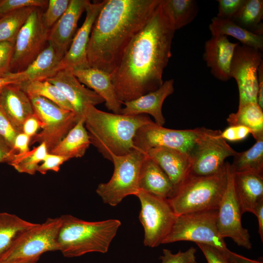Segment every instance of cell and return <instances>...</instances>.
I'll use <instances>...</instances> for the list:
<instances>
[{"mask_svg":"<svg viewBox=\"0 0 263 263\" xmlns=\"http://www.w3.org/2000/svg\"><path fill=\"white\" fill-rule=\"evenodd\" d=\"M175 30L167 0H160L150 17L124 49L110 73L121 103L159 88L171 56Z\"/></svg>","mask_w":263,"mask_h":263,"instance_id":"6da1fadb","label":"cell"},{"mask_svg":"<svg viewBox=\"0 0 263 263\" xmlns=\"http://www.w3.org/2000/svg\"><path fill=\"white\" fill-rule=\"evenodd\" d=\"M160 0H106L92 27L90 67L111 73L124 49L147 23Z\"/></svg>","mask_w":263,"mask_h":263,"instance_id":"7a4b0ae2","label":"cell"},{"mask_svg":"<svg viewBox=\"0 0 263 263\" xmlns=\"http://www.w3.org/2000/svg\"><path fill=\"white\" fill-rule=\"evenodd\" d=\"M83 118L91 144L103 157L121 156L133 149V138L138 129L153 121L146 114L127 115L107 113L95 106H86Z\"/></svg>","mask_w":263,"mask_h":263,"instance_id":"3957f363","label":"cell"},{"mask_svg":"<svg viewBox=\"0 0 263 263\" xmlns=\"http://www.w3.org/2000/svg\"><path fill=\"white\" fill-rule=\"evenodd\" d=\"M61 218L58 250L68 258L91 252L106 253L121 225L117 219L88 222L71 215H63Z\"/></svg>","mask_w":263,"mask_h":263,"instance_id":"277c9868","label":"cell"},{"mask_svg":"<svg viewBox=\"0 0 263 263\" xmlns=\"http://www.w3.org/2000/svg\"><path fill=\"white\" fill-rule=\"evenodd\" d=\"M227 162L215 174L190 175L168 199L176 215L218 209L227 185Z\"/></svg>","mask_w":263,"mask_h":263,"instance_id":"5b68a950","label":"cell"},{"mask_svg":"<svg viewBox=\"0 0 263 263\" xmlns=\"http://www.w3.org/2000/svg\"><path fill=\"white\" fill-rule=\"evenodd\" d=\"M218 209L177 215L162 244L189 241L211 246L228 254L230 250L217 226Z\"/></svg>","mask_w":263,"mask_h":263,"instance_id":"8992f818","label":"cell"},{"mask_svg":"<svg viewBox=\"0 0 263 263\" xmlns=\"http://www.w3.org/2000/svg\"><path fill=\"white\" fill-rule=\"evenodd\" d=\"M145 157V153L135 148L125 155L112 156L113 174L109 181L99 184L96 189L104 203L114 207L127 196L137 194L139 172Z\"/></svg>","mask_w":263,"mask_h":263,"instance_id":"52a82bcc","label":"cell"},{"mask_svg":"<svg viewBox=\"0 0 263 263\" xmlns=\"http://www.w3.org/2000/svg\"><path fill=\"white\" fill-rule=\"evenodd\" d=\"M61 222V217L49 218L24 232L0 257V263L31 260L46 252L58 250L57 237Z\"/></svg>","mask_w":263,"mask_h":263,"instance_id":"ba28073f","label":"cell"},{"mask_svg":"<svg viewBox=\"0 0 263 263\" xmlns=\"http://www.w3.org/2000/svg\"><path fill=\"white\" fill-rule=\"evenodd\" d=\"M34 114L42 124V130L31 138L30 146L45 144L49 153L75 125L79 119L74 112L64 109L43 97L28 94Z\"/></svg>","mask_w":263,"mask_h":263,"instance_id":"9c48e42d","label":"cell"},{"mask_svg":"<svg viewBox=\"0 0 263 263\" xmlns=\"http://www.w3.org/2000/svg\"><path fill=\"white\" fill-rule=\"evenodd\" d=\"M207 130L204 127L189 130L170 129L152 121L138 129L133 138V146L144 153L153 148L166 147L181 151L190 157Z\"/></svg>","mask_w":263,"mask_h":263,"instance_id":"30bf717a","label":"cell"},{"mask_svg":"<svg viewBox=\"0 0 263 263\" xmlns=\"http://www.w3.org/2000/svg\"><path fill=\"white\" fill-rule=\"evenodd\" d=\"M136 196L141 206L139 219L144 229V244L156 247L163 244L170 232L177 215L168 199L142 190Z\"/></svg>","mask_w":263,"mask_h":263,"instance_id":"8fae6325","label":"cell"},{"mask_svg":"<svg viewBox=\"0 0 263 263\" xmlns=\"http://www.w3.org/2000/svg\"><path fill=\"white\" fill-rule=\"evenodd\" d=\"M41 8L36 7L19 30L14 42L10 72L24 70L48 43L50 29L42 19Z\"/></svg>","mask_w":263,"mask_h":263,"instance_id":"7c38bea8","label":"cell"},{"mask_svg":"<svg viewBox=\"0 0 263 263\" xmlns=\"http://www.w3.org/2000/svg\"><path fill=\"white\" fill-rule=\"evenodd\" d=\"M262 51L239 43L235 47L230 67V76L237 84L239 106L257 103L258 71L263 61Z\"/></svg>","mask_w":263,"mask_h":263,"instance_id":"4fadbf2b","label":"cell"},{"mask_svg":"<svg viewBox=\"0 0 263 263\" xmlns=\"http://www.w3.org/2000/svg\"><path fill=\"white\" fill-rule=\"evenodd\" d=\"M220 130L208 129L199 141L190 158V175L207 176L219 172L225 160L236 152L221 136Z\"/></svg>","mask_w":263,"mask_h":263,"instance_id":"5bb4252c","label":"cell"},{"mask_svg":"<svg viewBox=\"0 0 263 263\" xmlns=\"http://www.w3.org/2000/svg\"><path fill=\"white\" fill-rule=\"evenodd\" d=\"M227 183L217 212V226L220 235L231 239L238 246L250 249L252 244L248 230L242 224L241 209L234 186V172L227 162Z\"/></svg>","mask_w":263,"mask_h":263,"instance_id":"9a60e30c","label":"cell"},{"mask_svg":"<svg viewBox=\"0 0 263 263\" xmlns=\"http://www.w3.org/2000/svg\"><path fill=\"white\" fill-rule=\"evenodd\" d=\"M106 0L91 3L86 9V17L70 46L60 61L58 70H72L90 67L87 59V49L94 23Z\"/></svg>","mask_w":263,"mask_h":263,"instance_id":"2e32d148","label":"cell"},{"mask_svg":"<svg viewBox=\"0 0 263 263\" xmlns=\"http://www.w3.org/2000/svg\"><path fill=\"white\" fill-rule=\"evenodd\" d=\"M46 80L61 91L79 120L83 118L87 105L95 106L104 102L96 93L82 85L70 70H60Z\"/></svg>","mask_w":263,"mask_h":263,"instance_id":"e0dca14e","label":"cell"},{"mask_svg":"<svg viewBox=\"0 0 263 263\" xmlns=\"http://www.w3.org/2000/svg\"><path fill=\"white\" fill-rule=\"evenodd\" d=\"M90 2L88 0H70L65 12L50 29L48 42L53 46L61 59L68 50L77 32L80 16Z\"/></svg>","mask_w":263,"mask_h":263,"instance_id":"ac0fdd59","label":"cell"},{"mask_svg":"<svg viewBox=\"0 0 263 263\" xmlns=\"http://www.w3.org/2000/svg\"><path fill=\"white\" fill-rule=\"evenodd\" d=\"M145 154L167 174L173 185L175 192L190 175L191 159L184 152L166 147H156Z\"/></svg>","mask_w":263,"mask_h":263,"instance_id":"d6986e66","label":"cell"},{"mask_svg":"<svg viewBox=\"0 0 263 263\" xmlns=\"http://www.w3.org/2000/svg\"><path fill=\"white\" fill-rule=\"evenodd\" d=\"M239 43L230 42L225 36H212L206 41L203 58L211 73L218 80L226 81L231 78L230 64Z\"/></svg>","mask_w":263,"mask_h":263,"instance_id":"ffe728a7","label":"cell"},{"mask_svg":"<svg viewBox=\"0 0 263 263\" xmlns=\"http://www.w3.org/2000/svg\"><path fill=\"white\" fill-rule=\"evenodd\" d=\"M174 80H166L156 90L143 95L135 99L123 102L121 114L137 115L149 114L155 119V123L163 126L165 119L162 113V106L165 99L174 92Z\"/></svg>","mask_w":263,"mask_h":263,"instance_id":"44dd1931","label":"cell"},{"mask_svg":"<svg viewBox=\"0 0 263 263\" xmlns=\"http://www.w3.org/2000/svg\"><path fill=\"white\" fill-rule=\"evenodd\" d=\"M71 72L81 83L104 99L108 110L121 114L122 104L116 94L110 73L93 67L74 69Z\"/></svg>","mask_w":263,"mask_h":263,"instance_id":"7402d4cb","label":"cell"},{"mask_svg":"<svg viewBox=\"0 0 263 263\" xmlns=\"http://www.w3.org/2000/svg\"><path fill=\"white\" fill-rule=\"evenodd\" d=\"M0 108L19 132L25 120L34 113L28 95L18 84L1 88Z\"/></svg>","mask_w":263,"mask_h":263,"instance_id":"603a6c76","label":"cell"},{"mask_svg":"<svg viewBox=\"0 0 263 263\" xmlns=\"http://www.w3.org/2000/svg\"><path fill=\"white\" fill-rule=\"evenodd\" d=\"M234 186L242 213H253L258 204L263 201V174L234 172Z\"/></svg>","mask_w":263,"mask_h":263,"instance_id":"cb8c5ba5","label":"cell"},{"mask_svg":"<svg viewBox=\"0 0 263 263\" xmlns=\"http://www.w3.org/2000/svg\"><path fill=\"white\" fill-rule=\"evenodd\" d=\"M138 188L139 190L167 199L175 193L173 185L167 174L146 155L139 172Z\"/></svg>","mask_w":263,"mask_h":263,"instance_id":"d4e9b609","label":"cell"},{"mask_svg":"<svg viewBox=\"0 0 263 263\" xmlns=\"http://www.w3.org/2000/svg\"><path fill=\"white\" fill-rule=\"evenodd\" d=\"M61 59L53 46L48 42L43 50L24 70L17 73L10 72V75L19 84L46 80L59 71Z\"/></svg>","mask_w":263,"mask_h":263,"instance_id":"484cf974","label":"cell"},{"mask_svg":"<svg viewBox=\"0 0 263 263\" xmlns=\"http://www.w3.org/2000/svg\"><path fill=\"white\" fill-rule=\"evenodd\" d=\"M90 144L84 118H81L49 153L63 156L68 160L79 158L84 156Z\"/></svg>","mask_w":263,"mask_h":263,"instance_id":"4316f807","label":"cell"},{"mask_svg":"<svg viewBox=\"0 0 263 263\" xmlns=\"http://www.w3.org/2000/svg\"><path fill=\"white\" fill-rule=\"evenodd\" d=\"M209 29L212 36H229L237 39L243 45L263 51V36L255 34L231 20L213 17L209 25Z\"/></svg>","mask_w":263,"mask_h":263,"instance_id":"83f0119b","label":"cell"},{"mask_svg":"<svg viewBox=\"0 0 263 263\" xmlns=\"http://www.w3.org/2000/svg\"><path fill=\"white\" fill-rule=\"evenodd\" d=\"M263 109L257 103L238 106L237 112L229 115V126L242 125L249 128L254 139L263 136Z\"/></svg>","mask_w":263,"mask_h":263,"instance_id":"f1b7e54d","label":"cell"},{"mask_svg":"<svg viewBox=\"0 0 263 263\" xmlns=\"http://www.w3.org/2000/svg\"><path fill=\"white\" fill-rule=\"evenodd\" d=\"M37 224L24 220L6 212L0 213V257L24 232Z\"/></svg>","mask_w":263,"mask_h":263,"instance_id":"f546056e","label":"cell"},{"mask_svg":"<svg viewBox=\"0 0 263 263\" xmlns=\"http://www.w3.org/2000/svg\"><path fill=\"white\" fill-rule=\"evenodd\" d=\"M231 167L234 172H251L263 174V136L248 150L236 152Z\"/></svg>","mask_w":263,"mask_h":263,"instance_id":"4dcf8cb0","label":"cell"},{"mask_svg":"<svg viewBox=\"0 0 263 263\" xmlns=\"http://www.w3.org/2000/svg\"><path fill=\"white\" fill-rule=\"evenodd\" d=\"M263 0H245L233 19L241 27L258 35L263 36Z\"/></svg>","mask_w":263,"mask_h":263,"instance_id":"1f68e13d","label":"cell"},{"mask_svg":"<svg viewBox=\"0 0 263 263\" xmlns=\"http://www.w3.org/2000/svg\"><path fill=\"white\" fill-rule=\"evenodd\" d=\"M18 85L27 94L43 97L64 109L73 112L72 106L61 91L46 80L23 82Z\"/></svg>","mask_w":263,"mask_h":263,"instance_id":"d6a6232c","label":"cell"},{"mask_svg":"<svg viewBox=\"0 0 263 263\" xmlns=\"http://www.w3.org/2000/svg\"><path fill=\"white\" fill-rule=\"evenodd\" d=\"M36 7H28L10 12L0 18V42L14 43L17 36Z\"/></svg>","mask_w":263,"mask_h":263,"instance_id":"836d02e7","label":"cell"},{"mask_svg":"<svg viewBox=\"0 0 263 263\" xmlns=\"http://www.w3.org/2000/svg\"><path fill=\"white\" fill-rule=\"evenodd\" d=\"M175 30L191 23L198 14L199 8L194 0H167Z\"/></svg>","mask_w":263,"mask_h":263,"instance_id":"e575fe53","label":"cell"},{"mask_svg":"<svg viewBox=\"0 0 263 263\" xmlns=\"http://www.w3.org/2000/svg\"><path fill=\"white\" fill-rule=\"evenodd\" d=\"M48 153L45 144L41 143L26 153L15 154L9 164L20 173L34 175Z\"/></svg>","mask_w":263,"mask_h":263,"instance_id":"d590c367","label":"cell"},{"mask_svg":"<svg viewBox=\"0 0 263 263\" xmlns=\"http://www.w3.org/2000/svg\"><path fill=\"white\" fill-rule=\"evenodd\" d=\"M70 0H49L47 9L43 12V21L46 27L50 29L65 12Z\"/></svg>","mask_w":263,"mask_h":263,"instance_id":"8d00e7d4","label":"cell"},{"mask_svg":"<svg viewBox=\"0 0 263 263\" xmlns=\"http://www.w3.org/2000/svg\"><path fill=\"white\" fill-rule=\"evenodd\" d=\"M47 0H0V18L15 10L28 7L43 9L47 7Z\"/></svg>","mask_w":263,"mask_h":263,"instance_id":"74e56055","label":"cell"},{"mask_svg":"<svg viewBox=\"0 0 263 263\" xmlns=\"http://www.w3.org/2000/svg\"><path fill=\"white\" fill-rule=\"evenodd\" d=\"M196 252L197 249L193 246L184 252L179 250L176 254H173L169 249H163V254L160 259L161 263H197Z\"/></svg>","mask_w":263,"mask_h":263,"instance_id":"f35d334b","label":"cell"},{"mask_svg":"<svg viewBox=\"0 0 263 263\" xmlns=\"http://www.w3.org/2000/svg\"><path fill=\"white\" fill-rule=\"evenodd\" d=\"M218 12L217 17L233 19L236 16L245 0H218Z\"/></svg>","mask_w":263,"mask_h":263,"instance_id":"ab89813d","label":"cell"},{"mask_svg":"<svg viewBox=\"0 0 263 263\" xmlns=\"http://www.w3.org/2000/svg\"><path fill=\"white\" fill-rule=\"evenodd\" d=\"M19 133V132L0 108V136L12 150Z\"/></svg>","mask_w":263,"mask_h":263,"instance_id":"60d3db41","label":"cell"},{"mask_svg":"<svg viewBox=\"0 0 263 263\" xmlns=\"http://www.w3.org/2000/svg\"><path fill=\"white\" fill-rule=\"evenodd\" d=\"M196 244L202 251L207 263H232L229 259L228 254L210 245L199 243Z\"/></svg>","mask_w":263,"mask_h":263,"instance_id":"b9f144b4","label":"cell"},{"mask_svg":"<svg viewBox=\"0 0 263 263\" xmlns=\"http://www.w3.org/2000/svg\"><path fill=\"white\" fill-rule=\"evenodd\" d=\"M14 43L0 42V76L10 72V64L13 55Z\"/></svg>","mask_w":263,"mask_h":263,"instance_id":"7bdbcfd3","label":"cell"},{"mask_svg":"<svg viewBox=\"0 0 263 263\" xmlns=\"http://www.w3.org/2000/svg\"><path fill=\"white\" fill-rule=\"evenodd\" d=\"M68 160L63 156L48 153L42 163L39 165L37 171L41 174H45L49 170L57 172L59 170L61 165Z\"/></svg>","mask_w":263,"mask_h":263,"instance_id":"ee69618b","label":"cell"},{"mask_svg":"<svg viewBox=\"0 0 263 263\" xmlns=\"http://www.w3.org/2000/svg\"><path fill=\"white\" fill-rule=\"evenodd\" d=\"M249 134L251 130L244 126H229L221 132V136L225 140L230 142H237L245 139Z\"/></svg>","mask_w":263,"mask_h":263,"instance_id":"f6af8a7d","label":"cell"},{"mask_svg":"<svg viewBox=\"0 0 263 263\" xmlns=\"http://www.w3.org/2000/svg\"><path fill=\"white\" fill-rule=\"evenodd\" d=\"M31 137L23 133L19 132L16 136L14 141L13 151L16 154H23L29 150Z\"/></svg>","mask_w":263,"mask_h":263,"instance_id":"bcb514c9","label":"cell"},{"mask_svg":"<svg viewBox=\"0 0 263 263\" xmlns=\"http://www.w3.org/2000/svg\"><path fill=\"white\" fill-rule=\"evenodd\" d=\"M42 124L39 119L33 113L24 121L22 132L25 133L31 138L34 136L39 129L41 128Z\"/></svg>","mask_w":263,"mask_h":263,"instance_id":"7dc6e473","label":"cell"},{"mask_svg":"<svg viewBox=\"0 0 263 263\" xmlns=\"http://www.w3.org/2000/svg\"><path fill=\"white\" fill-rule=\"evenodd\" d=\"M16 154L0 136V163H9Z\"/></svg>","mask_w":263,"mask_h":263,"instance_id":"c3c4849f","label":"cell"},{"mask_svg":"<svg viewBox=\"0 0 263 263\" xmlns=\"http://www.w3.org/2000/svg\"><path fill=\"white\" fill-rule=\"evenodd\" d=\"M258 82L257 104L263 109V61L261 63L258 69Z\"/></svg>","mask_w":263,"mask_h":263,"instance_id":"681fc988","label":"cell"},{"mask_svg":"<svg viewBox=\"0 0 263 263\" xmlns=\"http://www.w3.org/2000/svg\"><path fill=\"white\" fill-rule=\"evenodd\" d=\"M257 217L258 221V232L262 242L263 241V201L260 202L257 206L253 213Z\"/></svg>","mask_w":263,"mask_h":263,"instance_id":"f907efd6","label":"cell"},{"mask_svg":"<svg viewBox=\"0 0 263 263\" xmlns=\"http://www.w3.org/2000/svg\"><path fill=\"white\" fill-rule=\"evenodd\" d=\"M228 257L232 263H263L261 261L252 260L230 250Z\"/></svg>","mask_w":263,"mask_h":263,"instance_id":"816d5d0a","label":"cell"},{"mask_svg":"<svg viewBox=\"0 0 263 263\" xmlns=\"http://www.w3.org/2000/svg\"><path fill=\"white\" fill-rule=\"evenodd\" d=\"M19 82L13 78L9 73L3 76H0V88L11 84H19Z\"/></svg>","mask_w":263,"mask_h":263,"instance_id":"f5cc1de1","label":"cell"},{"mask_svg":"<svg viewBox=\"0 0 263 263\" xmlns=\"http://www.w3.org/2000/svg\"><path fill=\"white\" fill-rule=\"evenodd\" d=\"M39 258H37L35 259H33L31 260L24 261H20V262H15L13 263H37L38 259Z\"/></svg>","mask_w":263,"mask_h":263,"instance_id":"db71d44e","label":"cell"},{"mask_svg":"<svg viewBox=\"0 0 263 263\" xmlns=\"http://www.w3.org/2000/svg\"><path fill=\"white\" fill-rule=\"evenodd\" d=\"M1 88H0V89H1Z\"/></svg>","mask_w":263,"mask_h":263,"instance_id":"11a10c76","label":"cell"}]
</instances>
